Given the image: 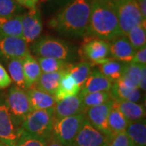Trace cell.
Here are the masks:
<instances>
[{"label":"cell","mask_w":146,"mask_h":146,"mask_svg":"<svg viewBox=\"0 0 146 146\" xmlns=\"http://www.w3.org/2000/svg\"><path fill=\"white\" fill-rule=\"evenodd\" d=\"M131 63H134L140 66H146V46L136 50Z\"/></svg>","instance_id":"cell-37"},{"label":"cell","mask_w":146,"mask_h":146,"mask_svg":"<svg viewBox=\"0 0 146 146\" xmlns=\"http://www.w3.org/2000/svg\"><path fill=\"white\" fill-rule=\"evenodd\" d=\"M22 15L16 14L0 18V35L22 37Z\"/></svg>","instance_id":"cell-23"},{"label":"cell","mask_w":146,"mask_h":146,"mask_svg":"<svg viewBox=\"0 0 146 146\" xmlns=\"http://www.w3.org/2000/svg\"><path fill=\"white\" fill-rule=\"evenodd\" d=\"M88 35L104 41L121 36L115 4L110 0H93Z\"/></svg>","instance_id":"cell-2"},{"label":"cell","mask_w":146,"mask_h":146,"mask_svg":"<svg viewBox=\"0 0 146 146\" xmlns=\"http://www.w3.org/2000/svg\"><path fill=\"white\" fill-rule=\"evenodd\" d=\"M21 7L15 0H0V18L16 15Z\"/></svg>","instance_id":"cell-33"},{"label":"cell","mask_w":146,"mask_h":146,"mask_svg":"<svg viewBox=\"0 0 146 146\" xmlns=\"http://www.w3.org/2000/svg\"><path fill=\"white\" fill-rule=\"evenodd\" d=\"M112 98L110 92H96L82 96V102L84 111L88 108L99 106Z\"/></svg>","instance_id":"cell-32"},{"label":"cell","mask_w":146,"mask_h":146,"mask_svg":"<svg viewBox=\"0 0 146 146\" xmlns=\"http://www.w3.org/2000/svg\"><path fill=\"white\" fill-rule=\"evenodd\" d=\"M146 67L143 68L142 70V74H141V81H140V84H139V89L143 90V91H145L146 89Z\"/></svg>","instance_id":"cell-41"},{"label":"cell","mask_w":146,"mask_h":146,"mask_svg":"<svg viewBox=\"0 0 146 146\" xmlns=\"http://www.w3.org/2000/svg\"><path fill=\"white\" fill-rule=\"evenodd\" d=\"M80 88L77 85L75 80L68 73V70H67L66 73L63 75L61 80H60L57 91L54 95V97L57 102L61 100L75 96L76 94H80Z\"/></svg>","instance_id":"cell-22"},{"label":"cell","mask_w":146,"mask_h":146,"mask_svg":"<svg viewBox=\"0 0 146 146\" xmlns=\"http://www.w3.org/2000/svg\"><path fill=\"white\" fill-rule=\"evenodd\" d=\"M44 146H63L58 141L51 135L46 141V144Z\"/></svg>","instance_id":"cell-42"},{"label":"cell","mask_w":146,"mask_h":146,"mask_svg":"<svg viewBox=\"0 0 146 146\" xmlns=\"http://www.w3.org/2000/svg\"><path fill=\"white\" fill-rule=\"evenodd\" d=\"M19 130L14 124L5 101L0 100V143L4 146H16Z\"/></svg>","instance_id":"cell-10"},{"label":"cell","mask_w":146,"mask_h":146,"mask_svg":"<svg viewBox=\"0 0 146 146\" xmlns=\"http://www.w3.org/2000/svg\"><path fill=\"white\" fill-rule=\"evenodd\" d=\"M82 113L84 114L82 95L78 94L56 102L54 109V121Z\"/></svg>","instance_id":"cell-14"},{"label":"cell","mask_w":146,"mask_h":146,"mask_svg":"<svg viewBox=\"0 0 146 146\" xmlns=\"http://www.w3.org/2000/svg\"><path fill=\"white\" fill-rule=\"evenodd\" d=\"M93 0H72L49 21V26L69 36L88 35L89 16Z\"/></svg>","instance_id":"cell-1"},{"label":"cell","mask_w":146,"mask_h":146,"mask_svg":"<svg viewBox=\"0 0 146 146\" xmlns=\"http://www.w3.org/2000/svg\"><path fill=\"white\" fill-rule=\"evenodd\" d=\"M5 102L12 121L19 130L24 120L33 110L27 91L16 86L11 87L7 95Z\"/></svg>","instance_id":"cell-4"},{"label":"cell","mask_w":146,"mask_h":146,"mask_svg":"<svg viewBox=\"0 0 146 146\" xmlns=\"http://www.w3.org/2000/svg\"><path fill=\"white\" fill-rule=\"evenodd\" d=\"M0 145H1V143H0Z\"/></svg>","instance_id":"cell-46"},{"label":"cell","mask_w":146,"mask_h":146,"mask_svg":"<svg viewBox=\"0 0 146 146\" xmlns=\"http://www.w3.org/2000/svg\"><path fill=\"white\" fill-rule=\"evenodd\" d=\"M81 54L92 66L99 65L108 59L110 55L109 42L97 37H90L81 46Z\"/></svg>","instance_id":"cell-8"},{"label":"cell","mask_w":146,"mask_h":146,"mask_svg":"<svg viewBox=\"0 0 146 146\" xmlns=\"http://www.w3.org/2000/svg\"><path fill=\"white\" fill-rule=\"evenodd\" d=\"M115 6L122 36H127L131 29L146 23L135 0H125L115 3Z\"/></svg>","instance_id":"cell-6"},{"label":"cell","mask_w":146,"mask_h":146,"mask_svg":"<svg viewBox=\"0 0 146 146\" xmlns=\"http://www.w3.org/2000/svg\"><path fill=\"white\" fill-rule=\"evenodd\" d=\"M11 80L5 68L0 63V89H7L11 84Z\"/></svg>","instance_id":"cell-36"},{"label":"cell","mask_w":146,"mask_h":146,"mask_svg":"<svg viewBox=\"0 0 146 146\" xmlns=\"http://www.w3.org/2000/svg\"><path fill=\"white\" fill-rule=\"evenodd\" d=\"M112 106L113 98L103 104L88 108L84 111L85 118L89 123L107 136L110 135L107 126V119Z\"/></svg>","instance_id":"cell-12"},{"label":"cell","mask_w":146,"mask_h":146,"mask_svg":"<svg viewBox=\"0 0 146 146\" xmlns=\"http://www.w3.org/2000/svg\"><path fill=\"white\" fill-rule=\"evenodd\" d=\"M32 50L37 58H50L66 61L69 56L68 45L63 41L51 36H46L36 41Z\"/></svg>","instance_id":"cell-7"},{"label":"cell","mask_w":146,"mask_h":146,"mask_svg":"<svg viewBox=\"0 0 146 146\" xmlns=\"http://www.w3.org/2000/svg\"><path fill=\"white\" fill-rule=\"evenodd\" d=\"M22 38L29 44L36 42L42 32V19L41 11L37 7L29 9L22 15Z\"/></svg>","instance_id":"cell-9"},{"label":"cell","mask_w":146,"mask_h":146,"mask_svg":"<svg viewBox=\"0 0 146 146\" xmlns=\"http://www.w3.org/2000/svg\"><path fill=\"white\" fill-rule=\"evenodd\" d=\"M54 109L32 110L19 128V134L46 140L52 135Z\"/></svg>","instance_id":"cell-3"},{"label":"cell","mask_w":146,"mask_h":146,"mask_svg":"<svg viewBox=\"0 0 146 146\" xmlns=\"http://www.w3.org/2000/svg\"><path fill=\"white\" fill-rule=\"evenodd\" d=\"M136 3L138 4V7L143 19L146 20V0H140Z\"/></svg>","instance_id":"cell-40"},{"label":"cell","mask_w":146,"mask_h":146,"mask_svg":"<svg viewBox=\"0 0 146 146\" xmlns=\"http://www.w3.org/2000/svg\"><path fill=\"white\" fill-rule=\"evenodd\" d=\"M7 68H8V75L11 80V82L15 84L16 87L25 89L22 59H19V58L11 59Z\"/></svg>","instance_id":"cell-29"},{"label":"cell","mask_w":146,"mask_h":146,"mask_svg":"<svg viewBox=\"0 0 146 146\" xmlns=\"http://www.w3.org/2000/svg\"><path fill=\"white\" fill-rule=\"evenodd\" d=\"M36 59L42 73L56 72L68 68V64L64 60L50 58H37Z\"/></svg>","instance_id":"cell-31"},{"label":"cell","mask_w":146,"mask_h":146,"mask_svg":"<svg viewBox=\"0 0 146 146\" xmlns=\"http://www.w3.org/2000/svg\"><path fill=\"white\" fill-rule=\"evenodd\" d=\"M110 2H112L114 4L115 3H119V2H123V1H125V0H110Z\"/></svg>","instance_id":"cell-43"},{"label":"cell","mask_w":146,"mask_h":146,"mask_svg":"<svg viewBox=\"0 0 146 146\" xmlns=\"http://www.w3.org/2000/svg\"><path fill=\"white\" fill-rule=\"evenodd\" d=\"M104 146H131L126 131H123L107 137Z\"/></svg>","instance_id":"cell-34"},{"label":"cell","mask_w":146,"mask_h":146,"mask_svg":"<svg viewBox=\"0 0 146 146\" xmlns=\"http://www.w3.org/2000/svg\"><path fill=\"white\" fill-rule=\"evenodd\" d=\"M85 119L84 113L54 121L52 136L63 146H71Z\"/></svg>","instance_id":"cell-5"},{"label":"cell","mask_w":146,"mask_h":146,"mask_svg":"<svg viewBox=\"0 0 146 146\" xmlns=\"http://www.w3.org/2000/svg\"><path fill=\"white\" fill-rule=\"evenodd\" d=\"M127 38L136 51L143 47H145L146 23L141 24L131 29L127 33Z\"/></svg>","instance_id":"cell-30"},{"label":"cell","mask_w":146,"mask_h":146,"mask_svg":"<svg viewBox=\"0 0 146 146\" xmlns=\"http://www.w3.org/2000/svg\"><path fill=\"white\" fill-rule=\"evenodd\" d=\"M107 137L91 125L85 118L71 146H104Z\"/></svg>","instance_id":"cell-13"},{"label":"cell","mask_w":146,"mask_h":146,"mask_svg":"<svg viewBox=\"0 0 146 146\" xmlns=\"http://www.w3.org/2000/svg\"><path fill=\"white\" fill-rule=\"evenodd\" d=\"M27 94L33 110L54 109L56 101L53 95L43 92L35 86L28 89Z\"/></svg>","instance_id":"cell-18"},{"label":"cell","mask_w":146,"mask_h":146,"mask_svg":"<svg viewBox=\"0 0 146 146\" xmlns=\"http://www.w3.org/2000/svg\"><path fill=\"white\" fill-rule=\"evenodd\" d=\"M123 65L124 64L114 58H108L98 65L99 72L113 83L121 77Z\"/></svg>","instance_id":"cell-27"},{"label":"cell","mask_w":146,"mask_h":146,"mask_svg":"<svg viewBox=\"0 0 146 146\" xmlns=\"http://www.w3.org/2000/svg\"><path fill=\"white\" fill-rule=\"evenodd\" d=\"M112 82L98 70L91 72L81 87L80 94L82 96L96 92H110Z\"/></svg>","instance_id":"cell-16"},{"label":"cell","mask_w":146,"mask_h":146,"mask_svg":"<svg viewBox=\"0 0 146 146\" xmlns=\"http://www.w3.org/2000/svg\"><path fill=\"white\" fill-rule=\"evenodd\" d=\"M46 140L21 134L16 146H44Z\"/></svg>","instance_id":"cell-35"},{"label":"cell","mask_w":146,"mask_h":146,"mask_svg":"<svg viewBox=\"0 0 146 146\" xmlns=\"http://www.w3.org/2000/svg\"><path fill=\"white\" fill-rule=\"evenodd\" d=\"M135 1H136V2H139L140 0H135Z\"/></svg>","instance_id":"cell-44"},{"label":"cell","mask_w":146,"mask_h":146,"mask_svg":"<svg viewBox=\"0 0 146 146\" xmlns=\"http://www.w3.org/2000/svg\"><path fill=\"white\" fill-rule=\"evenodd\" d=\"M0 54L8 59H23L30 54L29 48L22 37L0 35Z\"/></svg>","instance_id":"cell-11"},{"label":"cell","mask_w":146,"mask_h":146,"mask_svg":"<svg viewBox=\"0 0 146 146\" xmlns=\"http://www.w3.org/2000/svg\"><path fill=\"white\" fill-rule=\"evenodd\" d=\"M144 67L146 66H140L134 63L124 64L119 80L127 88L139 89L142 70Z\"/></svg>","instance_id":"cell-21"},{"label":"cell","mask_w":146,"mask_h":146,"mask_svg":"<svg viewBox=\"0 0 146 146\" xmlns=\"http://www.w3.org/2000/svg\"><path fill=\"white\" fill-rule=\"evenodd\" d=\"M113 106L124 116L129 123L145 119V110L137 102L113 99Z\"/></svg>","instance_id":"cell-17"},{"label":"cell","mask_w":146,"mask_h":146,"mask_svg":"<svg viewBox=\"0 0 146 146\" xmlns=\"http://www.w3.org/2000/svg\"><path fill=\"white\" fill-rule=\"evenodd\" d=\"M16 3L21 7H26L28 9H32L37 7L40 0H15Z\"/></svg>","instance_id":"cell-39"},{"label":"cell","mask_w":146,"mask_h":146,"mask_svg":"<svg viewBox=\"0 0 146 146\" xmlns=\"http://www.w3.org/2000/svg\"><path fill=\"white\" fill-rule=\"evenodd\" d=\"M0 146H4V145H3V144H1V145H0Z\"/></svg>","instance_id":"cell-45"},{"label":"cell","mask_w":146,"mask_h":146,"mask_svg":"<svg viewBox=\"0 0 146 146\" xmlns=\"http://www.w3.org/2000/svg\"><path fill=\"white\" fill-rule=\"evenodd\" d=\"M110 92L113 99L124 100L133 102H137L141 99V94L140 89L127 88L119 80L112 84V87Z\"/></svg>","instance_id":"cell-24"},{"label":"cell","mask_w":146,"mask_h":146,"mask_svg":"<svg viewBox=\"0 0 146 146\" xmlns=\"http://www.w3.org/2000/svg\"><path fill=\"white\" fill-rule=\"evenodd\" d=\"M125 131L131 146H146L145 120L130 123Z\"/></svg>","instance_id":"cell-25"},{"label":"cell","mask_w":146,"mask_h":146,"mask_svg":"<svg viewBox=\"0 0 146 146\" xmlns=\"http://www.w3.org/2000/svg\"><path fill=\"white\" fill-rule=\"evenodd\" d=\"M67 70L68 68L56 72L42 73L35 87L43 92H46L47 94L54 96L57 91L61 79L66 73Z\"/></svg>","instance_id":"cell-20"},{"label":"cell","mask_w":146,"mask_h":146,"mask_svg":"<svg viewBox=\"0 0 146 146\" xmlns=\"http://www.w3.org/2000/svg\"><path fill=\"white\" fill-rule=\"evenodd\" d=\"M129 123L118 110L112 106L107 119V126L110 131V136L115 135L125 131Z\"/></svg>","instance_id":"cell-26"},{"label":"cell","mask_w":146,"mask_h":146,"mask_svg":"<svg viewBox=\"0 0 146 146\" xmlns=\"http://www.w3.org/2000/svg\"><path fill=\"white\" fill-rule=\"evenodd\" d=\"M110 54L123 63H131L135 55L136 50L131 45L127 36H121L110 41Z\"/></svg>","instance_id":"cell-15"},{"label":"cell","mask_w":146,"mask_h":146,"mask_svg":"<svg viewBox=\"0 0 146 146\" xmlns=\"http://www.w3.org/2000/svg\"><path fill=\"white\" fill-rule=\"evenodd\" d=\"M42 3H46L50 7L53 8H62L72 0H40Z\"/></svg>","instance_id":"cell-38"},{"label":"cell","mask_w":146,"mask_h":146,"mask_svg":"<svg viewBox=\"0 0 146 146\" xmlns=\"http://www.w3.org/2000/svg\"><path fill=\"white\" fill-rule=\"evenodd\" d=\"M68 73L72 76L76 83L81 89V87L87 80L91 71V65L88 62L84 61L76 63V65H70L68 68Z\"/></svg>","instance_id":"cell-28"},{"label":"cell","mask_w":146,"mask_h":146,"mask_svg":"<svg viewBox=\"0 0 146 146\" xmlns=\"http://www.w3.org/2000/svg\"><path fill=\"white\" fill-rule=\"evenodd\" d=\"M22 63L25 77V89H28L36 85L42 72L37 59L33 57L31 54L22 59Z\"/></svg>","instance_id":"cell-19"}]
</instances>
